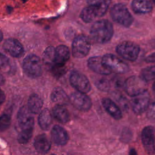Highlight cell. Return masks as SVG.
Masks as SVG:
<instances>
[{
    "label": "cell",
    "instance_id": "4316f807",
    "mask_svg": "<svg viewBox=\"0 0 155 155\" xmlns=\"http://www.w3.org/2000/svg\"><path fill=\"white\" fill-rule=\"evenodd\" d=\"M140 77L147 82L155 81V65L144 68L140 73Z\"/></svg>",
    "mask_w": 155,
    "mask_h": 155
},
{
    "label": "cell",
    "instance_id": "5b68a950",
    "mask_svg": "<svg viewBox=\"0 0 155 155\" xmlns=\"http://www.w3.org/2000/svg\"><path fill=\"white\" fill-rule=\"evenodd\" d=\"M117 54L128 61H134L139 56V46L131 41H124L119 43L116 48Z\"/></svg>",
    "mask_w": 155,
    "mask_h": 155
},
{
    "label": "cell",
    "instance_id": "7402d4cb",
    "mask_svg": "<svg viewBox=\"0 0 155 155\" xmlns=\"http://www.w3.org/2000/svg\"><path fill=\"white\" fill-rule=\"evenodd\" d=\"M51 99L58 105H65L70 102L69 97L61 87H55L53 89L51 93Z\"/></svg>",
    "mask_w": 155,
    "mask_h": 155
},
{
    "label": "cell",
    "instance_id": "44dd1931",
    "mask_svg": "<svg viewBox=\"0 0 155 155\" xmlns=\"http://www.w3.org/2000/svg\"><path fill=\"white\" fill-rule=\"evenodd\" d=\"M54 119L61 124H65L70 120V116L68 110L62 105H56L52 110Z\"/></svg>",
    "mask_w": 155,
    "mask_h": 155
},
{
    "label": "cell",
    "instance_id": "cb8c5ba5",
    "mask_svg": "<svg viewBox=\"0 0 155 155\" xmlns=\"http://www.w3.org/2000/svg\"><path fill=\"white\" fill-rule=\"evenodd\" d=\"M51 113L47 108L41 111L38 117V124L42 130H48L51 124Z\"/></svg>",
    "mask_w": 155,
    "mask_h": 155
},
{
    "label": "cell",
    "instance_id": "e575fe53",
    "mask_svg": "<svg viewBox=\"0 0 155 155\" xmlns=\"http://www.w3.org/2000/svg\"><path fill=\"white\" fill-rule=\"evenodd\" d=\"M5 99V95L3 90L0 88V106L4 103Z\"/></svg>",
    "mask_w": 155,
    "mask_h": 155
},
{
    "label": "cell",
    "instance_id": "52a82bcc",
    "mask_svg": "<svg viewBox=\"0 0 155 155\" xmlns=\"http://www.w3.org/2000/svg\"><path fill=\"white\" fill-rule=\"evenodd\" d=\"M90 47L91 42L89 38L85 35H79L73 41L72 54L74 58H82L88 54Z\"/></svg>",
    "mask_w": 155,
    "mask_h": 155
},
{
    "label": "cell",
    "instance_id": "7a4b0ae2",
    "mask_svg": "<svg viewBox=\"0 0 155 155\" xmlns=\"http://www.w3.org/2000/svg\"><path fill=\"white\" fill-rule=\"evenodd\" d=\"M110 14L113 21L124 27H128L133 22L132 15L127 7L122 4H116L113 5Z\"/></svg>",
    "mask_w": 155,
    "mask_h": 155
},
{
    "label": "cell",
    "instance_id": "30bf717a",
    "mask_svg": "<svg viewBox=\"0 0 155 155\" xmlns=\"http://www.w3.org/2000/svg\"><path fill=\"white\" fill-rule=\"evenodd\" d=\"M69 101L76 108L82 111L89 110L92 105L91 99L85 93L78 91L71 94Z\"/></svg>",
    "mask_w": 155,
    "mask_h": 155
},
{
    "label": "cell",
    "instance_id": "ac0fdd59",
    "mask_svg": "<svg viewBox=\"0 0 155 155\" xmlns=\"http://www.w3.org/2000/svg\"><path fill=\"white\" fill-rule=\"evenodd\" d=\"M70 51L68 47L64 45L58 46L54 50V64L58 65H65L69 59Z\"/></svg>",
    "mask_w": 155,
    "mask_h": 155
},
{
    "label": "cell",
    "instance_id": "8fae6325",
    "mask_svg": "<svg viewBox=\"0 0 155 155\" xmlns=\"http://www.w3.org/2000/svg\"><path fill=\"white\" fill-rule=\"evenodd\" d=\"M142 145L148 153H155V129L152 126H147L141 132Z\"/></svg>",
    "mask_w": 155,
    "mask_h": 155
},
{
    "label": "cell",
    "instance_id": "4fadbf2b",
    "mask_svg": "<svg viewBox=\"0 0 155 155\" xmlns=\"http://www.w3.org/2000/svg\"><path fill=\"white\" fill-rule=\"evenodd\" d=\"M3 48L10 55L16 58L21 57L24 51L22 45L18 40L13 38L7 39L3 44Z\"/></svg>",
    "mask_w": 155,
    "mask_h": 155
},
{
    "label": "cell",
    "instance_id": "f35d334b",
    "mask_svg": "<svg viewBox=\"0 0 155 155\" xmlns=\"http://www.w3.org/2000/svg\"><path fill=\"white\" fill-rule=\"evenodd\" d=\"M130 153L131 154H136V151L134 150H131L130 151Z\"/></svg>",
    "mask_w": 155,
    "mask_h": 155
},
{
    "label": "cell",
    "instance_id": "d590c367",
    "mask_svg": "<svg viewBox=\"0 0 155 155\" xmlns=\"http://www.w3.org/2000/svg\"><path fill=\"white\" fill-rule=\"evenodd\" d=\"M5 82V79H4V78L3 77V76L0 73V86L4 84Z\"/></svg>",
    "mask_w": 155,
    "mask_h": 155
},
{
    "label": "cell",
    "instance_id": "83f0119b",
    "mask_svg": "<svg viewBox=\"0 0 155 155\" xmlns=\"http://www.w3.org/2000/svg\"><path fill=\"white\" fill-rule=\"evenodd\" d=\"M95 84L96 87L103 91H108L110 90L112 83L111 81H109L105 78H100L96 80Z\"/></svg>",
    "mask_w": 155,
    "mask_h": 155
},
{
    "label": "cell",
    "instance_id": "ba28073f",
    "mask_svg": "<svg viewBox=\"0 0 155 155\" xmlns=\"http://www.w3.org/2000/svg\"><path fill=\"white\" fill-rule=\"evenodd\" d=\"M150 102V96L146 90L132 97L131 107L136 114H140L146 111Z\"/></svg>",
    "mask_w": 155,
    "mask_h": 155
},
{
    "label": "cell",
    "instance_id": "f546056e",
    "mask_svg": "<svg viewBox=\"0 0 155 155\" xmlns=\"http://www.w3.org/2000/svg\"><path fill=\"white\" fill-rule=\"evenodd\" d=\"M11 124V118L7 114H3L0 116V132L7 130Z\"/></svg>",
    "mask_w": 155,
    "mask_h": 155
},
{
    "label": "cell",
    "instance_id": "5bb4252c",
    "mask_svg": "<svg viewBox=\"0 0 155 155\" xmlns=\"http://www.w3.org/2000/svg\"><path fill=\"white\" fill-rule=\"evenodd\" d=\"M88 67L94 72L103 76H107L111 74V71L104 65L102 57L93 56L88 60Z\"/></svg>",
    "mask_w": 155,
    "mask_h": 155
},
{
    "label": "cell",
    "instance_id": "9a60e30c",
    "mask_svg": "<svg viewBox=\"0 0 155 155\" xmlns=\"http://www.w3.org/2000/svg\"><path fill=\"white\" fill-rule=\"evenodd\" d=\"M51 137L54 143L64 145L68 140V135L66 130L59 125H54L51 131Z\"/></svg>",
    "mask_w": 155,
    "mask_h": 155
},
{
    "label": "cell",
    "instance_id": "836d02e7",
    "mask_svg": "<svg viewBox=\"0 0 155 155\" xmlns=\"http://www.w3.org/2000/svg\"><path fill=\"white\" fill-rule=\"evenodd\" d=\"M145 61L148 63H155V52L148 55L145 58Z\"/></svg>",
    "mask_w": 155,
    "mask_h": 155
},
{
    "label": "cell",
    "instance_id": "3957f363",
    "mask_svg": "<svg viewBox=\"0 0 155 155\" xmlns=\"http://www.w3.org/2000/svg\"><path fill=\"white\" fill-rule=\"evenodd\" d=\"M102 61L105 67L111 72L123 74L130 70L128 65L125 62L113 54H105L102 57Z\"/></svg>",
    "mask_w": 155,
    "mask_h": 155
},
{
    "label": "cell",
    "instance_id": "d4e9b609",
    "mask_svg": "<svg viewBox=\"0 0 155 155\" xmlns=\"http://www.w3.org/2000/svg\"><path fill=\"white\" fill-rule=\"evenodd\" d=\"M80 17L84 22H92L97 16L94 10L90 6L88 5L85 7L82 10L80 15Z\"/></svg>",
    "mask_w": 155,
    "mask_h": 155
},
{
    "label": "cell",
    "instance_id": "7c38bea8",
    "mask_svg": "<svg viewBox=\"0 0 155 155\" xmlns=\"http://www.w3.org/2000/svg\"><path fill=\"white\" fill-rule=\"evenodd\" d=\"M33 114L28 107L24 106L19 109L17 114V120L21 130L33 129L34 117Z\"/></svg>",
    "mask_w": 155,
    "mask_h": 155
},
{
    "label": "cell",
    "instance_id": "8992f818",
    "mask_svg": "<svg viewBox=\"0 0 155 155\" xmlns=\"http://www.w3.org/2000/svg\"><path fill=\"white\" fill-rule=\"evenodd\" d=\"M146 83L140 76H132L125 80L124 88L128 96L133 97L146 90Z\"/></svg>",
    "mask_w": 155,
    "mask_h": 155
},
{
    "label": "cell",
    "instance_id": "ab89813d",
    "mask_svg": "<svg viewBox=\"0 0 155 155\" xmlns=\"http://www.w3.org/2000/svg\"><path fill=\"white\" fill-rule=\"evenodd\" d=\"M151 1H152L154 2V4H155V0H151Z\"/></svg>",
    "mask_w": 155,
    "mask_h": 155
},
{
    "label": "cell",
    "instance_id": "ffe728a7",
    "mask_svg": "<svg viewBox=\"0 0 155 155\" xmlns=\"http://www.w3.org/2000/svg\"><path fill=\"white\" fill-rule=\"evenodd\" d=\"M34 147L38 153L45 154L50 150L51 143L45 134H39L35 139Z\"/></svg>",
    "mask_w": 155,
    "mask_h": 155
},
{
    "label": "cell",
    "instance_id": "f1b7e54d",
    "mask_svg": "<svg viewBox=\"0 0 155 155\" xmlns=\"http://www.w3.org/2000/svg\"><path fill=\"white\" fill-rule=\"evenodd\" d=\"M33 134V129L21 130L18 135V141L22 144L27 143Z\"/></svg>",
    "mask_w": 155,
    "mask_h": 155
},
{
    "label": "cell",
    "instance_id": "d6a6232c",
    "mask_svg": "<svg viewBox=\"0 0 155 155\" xmlns=\"http://www.w3.org/2000/svg\"><path fill=\"white\" fill-rule=\"evenodd\" d=\"M9 64V60L7 56L0 53V68H4Z\"/></svg>",
    "mask_w": 155,
    "mask_h": 155
},
{
    "label": "cell",
    "instance_id": "8d00e7d4",
    "mask_svg": "<svg viewBox=\"0 0 155 155\" xmlns=\"http://www.w3.org/2000/svg\"><path fill=\"white\" fill-rule=\"evenodd\" d=\"M152 90H153V92L154 94L155 95V81L154 82V83L152 85Z\"/></svg>",
    "mask_w": 155,
    "mask_h": 155
},
{
    "label": "cell",
    "instance_id": "484cf974",
    "mask_svg": "<svg viewBox=\"0 0 155 155\" xmlns=\"http://www.w3.org/2000/svg\"><path fill=\"white\" fill-rule=\"evenodd\" d=\"M54 50L53 47H48L45 50L42 59L45 64L51 65V67L54 64Z\"/></svg>",
    "mask_w": 155,
    "mask_h": 155
},
{
    "label": "cell",
    "instance_id": "74e56055",
    "mask_svg": "<svg viewBox=\"0 0 155 155\" xmlns=\"http://www.w3.org/2000/svg\"><path fill=\"white\" fill-rule=\"evenodd\" d=\"M2 38H3V34H2V32L1 31V30H0V42L2 40Z\"/></svg>",
    "mask_w": 155,
    "mask_h": 155
},
{
    "label": "cell",
    "instance_id": "e0dca14e",
    "mask_svg": "<svg viewBox=\"0 0 155 155\" xmlns=\"http://www.w3.org/2000/svg\"><path fill=\"white\" fill-rule=\"evenodd\" d=\"M88 5L95 12L97 17L104 16L110 4L111 0H87Z\"/></svg>",
    "mask_w": 155,
    "mask_h": 155
},
{
    "label": "cell",
    "instance_id": "9c48e42d",
    "mask_svg": "<svg viewBox=\"0 0 155 155\" xmlns=\"http://www.w3.org/2000/svg\"><path fill=\"white\" fill-rule=\"evenodd\" d=\"M71 85L77 91L87 93L91 90V85L88 78L82 73L73 71L70 76Z\"/></svg>",
    "mask_w": 155,
    "mask_h": 155
},
{
    "label": "cell",
    "instance_id": "4dcf8cb0",
    "mask_svg": "<svg viewBox=\"0 0 155 155\" xmlns=\"http://www.w3.org/2000/svg\"><path fill=\"white\" fill-rule=\"evenodd\" d=\"M147 116L150 120L155 119V99L150 102V104L146 110Z\"/></svg>",
    "mask_w": 155,
    "mask_h": 155
},
{
    "label": "cell",
    "instance_id": "277c9868",
    "mask_svg": "<svg viewBox=\"0 0 155 155\" xmlns=\"http://www.w3.org/2000/svg\"><path fill=\"white\" fill-rule=\"evenodd\" d=\"M22 68L28 76L32 78H38L42 74L41 61L38 56L29 54L23 61Z\"/></svg>",
    "mask_w": 155,
    "mask_h": 155
},
{
    "label": "cell",
    "instance_id": "603a6c76",
    "mask_svg": "<svg viewBox=\"0 0 155 155\" xmlns=\"http://www.w3.org/2000/svg\"><path fill=\"white\" fill-rule=\"evenodd\" d=\"M43 106V101L41 97L36 94H31L28 100V108L33 114L41 112Z\"/></svg>",
    "mask_w": 155,
    "mask_h": 155
},
{
    "label": "cell",
    "instance_id": "6da1fadb",
    "mask_svg": "<svg viewBox=\"0 0 155 155\" xmlns=\"http://www.w3.org/2000/svg\"><path fill=\"white\" fill-rule=\"evenodd\" d=\"M90 33L94 41L99 44H105L111 40L114 30L112 24L109 21L102 19L92 25Z\"/></svg>",
    "mask_w": 155,
    "mask_h": 155
},
{
    "label": "cell",
    "instance_id": "1f68e13d",
    "mask_svg": "<svg viewBox=\"0 0 155 155\" xmlns=\"http://www.w3.org/2000/svg\"><path fill=\"white\" fill-rule=\"evenodd\" d=\"M51 68H52V72L55 76H62L65 72L64 65H58L54 64L51 67Z\"/></svg>",
    "mask_w": 155,
    "mask_h": 155
},
{
    "label": "cell",
    "instance_id": "d6986e66",
    "mask_svg": "<svg viewBox=\"0 0 155 155\" xmlns=\"http://www.w3.org/2000/svg\"><path fill=\"white\" fill-rule=\"evenodd\" d=\"M131 8L136 13L146 14L152 10L153 5L150 0H133Z\"/></svg>",
    "mask_w": 155,
    "mask_h": 155
},
{
    "label": "cell",
    "instance_id": "2e32d148",
    "mask_svg": "<svg viewBox=\"0 0 155 155\" xmlns=\"http://www.w3.org/2000/svg\"><path fill=\"white\" fill-rule=\"evenodd\" d=\"M102 105L105 111L114 119L119 120L122 118V113L117 104L109 98H104L102 101Z\"/></svg>",
    "mask_w": 155,
    "mask_h": 155
}]
</instances>
